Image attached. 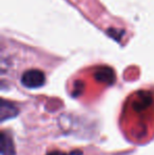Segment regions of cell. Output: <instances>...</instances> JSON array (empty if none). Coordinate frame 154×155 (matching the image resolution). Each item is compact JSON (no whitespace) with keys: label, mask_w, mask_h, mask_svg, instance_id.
Wrapping results in <instances>:
<instances>
[{"label":"cell","mask_w":154,"mask_h":155,"mask_svg":"<svg viewBox=\"0 0 154 155\" xmlns=\"http://www.w3.org/2000/svg\"><path fill=\"white\" fill-rule=\"evenodd\" d=\"M45 81V75L40 70H29L21 76V84L28 89L40 88Z\"/></svg>","instance_id":"6da1fadb"},{"label":"cell","mask_w":154,"mask_h":155,"mask_svg":"<svg viewBox=\"0 0 154 155\" xmlns=\"http://www.w3.org/2000/svg\"><path fill=\"white\" fill-rule=\"evenodd\" d=\"M17 113H18V111L15 108V106H13L10 102L5 101V100H3V99L1 100V111H0L1 121H4L5 119L16 116Z\"/></svg>","instance_id":"7a4b0ae2"},{"label":"cell","mask_w":154,"mask_h":155,"mask_svg":"<svg viewBox=\"0 0 154 155\" xmlns=\"http://www.w3.org/2000/svg\"><path fill=\"white\" fill-rule=\"evenodd\" d=\"M1 155H15L12 139L4 132L1 133Z\"/></svg>","instance_id":"3957f363"}]
</instances>
